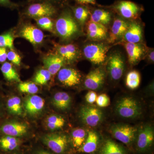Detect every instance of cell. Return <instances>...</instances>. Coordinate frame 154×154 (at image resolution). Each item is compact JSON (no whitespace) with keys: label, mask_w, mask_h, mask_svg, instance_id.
<instances>
[{"label":"cell","mask_w":154,"mask_h":154,"mask_svg":"<svg viewBox=\"0 0 154 154\" xmlns=\"http://www.w3.org/2000/svg\"><path fill=\"white\" fill-rule=\"evenodd\" d=\"M116 113L121 118L134 119L138 118L142 113L140 103L131 96L121 97L115 105Z\"/></svg>","instance_id":"1"},{"label":"cell","mask_w":154,"mask_h":154,"mask_svg":"<svg viewBox=\"0 0 154 154\" xmlns=\"http://www.w3.org/2000/svg\"><path fill=\"white\" fill-rule=\"evenodd\" d=\"M55 28L58 34L64 40L72 38L79 32V28L76 21L69 13L63 14L57 19Z\"/></svg>","instance_id":"2"},{"label":"cell","mask_w":154,"mask_h":154,"mask_svg":"<svg viewBox=\"0 0 154 154\" xmlns=\"http://www.w3.org/2000/svg\"><path fill=\"white\" fill-rule=\"evenodd\" d=\"M137 131L135 127L122 123L113 125L109 129L113 137L128 145L134 142L136 138Z\"/></svg>","instance_id":"3"},{"label":"cell","mask_w":154,"mask_h":154,"mask_svg":"<svg viewBox=\"0 0 154 154\" xmlns=\"http://www.w3.org/2000/svg\"><path fill=\"white\" fill-rule=\"evenodd\" d=\"M110 47L102 43H91L84 48L85 57L94 64L100 65L105 61Z\"/></svg>","instance_id":"4"},{"label":"cell","mask_w":154,"mask_h":154,"mask_svg":"<svg viewBox=\"0 0 154 154\" xmlns=\"http://www.w3.org/2000/svg\"><path fill=\"white\" fill-rule=\"evenodd\" d=\"M79 117L81 121L87 126L95 127L103 121L104 115L102 110L98 107L84 105L80 108Z\"/></svg>","instance_id":"5"},{"label":"cell","mask_w":154,"mask_h":154,"mask_svg":"<svg viewBox=\"0 0 154 154\" xmlns=\"http://www.w3.org/2000/svg\"><path fill=\"white\" fill-rule=\"evenodd\" d=\"M43 143L55 153H63L68 146V139L65 134L54 133L45 135L42 137Z\"/></svg>","instance_id":"6"},{"label":"cell","mask_w":154,"mask_h":154,"mask_svg":"<svg viewBox=\"0 0 154 154\" xmlns=\"http://www.w3.org/2000/svg\"><path fill=\"white\" fill-rule=\"evenodd\" d=\"M137 146L139 151L143 152L149 149L153 143V128L150 124L143 125L138 130Z\"/></svg>","instance_id":"7"},{"label":"cell","mask_w":154,"mask_h":154,"mask_svg":"<svg viewBox=\"0 0 154 154\" xmlns=\"http://www.w3.org/2000/svg\"><path fill=\"white\" fill-rule=\"evenodd\" d=\"M106 78V73L102 67H99L91 71L86 76L84 86L91 91H96L100 89L104 83Z\"/></svg>","instance_id":"8"},{"label":"cell","mask_w":154,"mask_h":154,"mask_svg":"<svg viewBox=\"0 0 154 154\" xmlns=\"http://www.w3.org/2000/svg\"><path fill=\"white\" fill-rule=\"evenodd\" d=\"M122 44L126 50L128 61L131 65L137 64L146 54L147 50L146 46L140 43L124 42Z\"/></svg>","instance_id":"9"},{"label":"cell","mask_w":154,"mask_h":154,"mask_svg":"<svg viewBox=\"0 0 154 154\" xmlns=\"http://www.w3.org/2000/svg\"><path fill=\"white\" fill-rule=\"evenodd\" d=\"M124 68V60L120 53L115 52L110 56L107 62V69L112 80L120 79L123 74Z\"/></svg>","instance_id":"10"},{"label":"cell","mask_w":154,"mask_h":154,"mask_svg":"<svg viewBox=\"0 0 154 154\" xmlns=\"http://www.w3.org/2000/svg\"><path fill=\"white\" fill-rule=\"evenodd\" d=\"M57 79L62 85L71 88L79 85L82 75L79 72L74 69L63 68L58 72Z\"/></svg>","instance_id":"11"},{"label":"cell","mask_w":154,"mask_h":154,"mask_svg":"<svg viewBox=\"0 0 154 154\" xmlns=\"http://www.w3.org/2000/svg\"><path fill=\"white\" fill-rule=\"evenodd\" d=\"M28 126L26 123L21 122L10 121L3 123L0 126V132L6 135L14 137L23 136L27 134Z\"/></svg>","instance_id":"12"},{"label":"cell","mask_w":154,"mask_h":154,"mask_svg":"<svg viewBox=\"0 0 154 154\" xmlns=\"http://www.w3.org/2000/svg\"><path fill=\"white\" fill-rule=\"evenodd\" d=\"M55 13L54 7L47 3L32 4L28 7L27 11V15L35 19L42 17H52Z\"/></svg>","instance_id":"13"},{"label":"cell","mask_w":154,"mask_h":154,"mask_svg":"<svg viewBox=\"0 0 154 154\" xmlns=\"http://www.w3.org/2000/svg\"><path fill=\"white\" fill-rule=\"evenodd\" d=\"M115 8L119 14L126 19H135L140 11L139 6L130 1H120L116 5Z\"/></svg>","instance_id":"14"},{"label":"cell","mask_w":154,"mask_h":154,"mask_svg":"<svg viewBox=\"0 0 154 154\" xmlns=\"http://www.w3.org/2000/svg\"><path fill=\"white\" fill-rule=\"evenodd\" d=\"M45 102L44 99L37 95L29 96L24 102V108L28 114L35 116L41 113L44 109Z\"/></svg>","instance_id":"15"},{"label":"cell","mask_w":154,"mask_h":154,"mask_svg":"<svg viewBox=\"0 0 154 154\" xmlns=\"http://www.w3.org/2000/svg\"><path fill=\"white\" fill-rule=\"evenodd\" d=\"M20 35L22 38L34 45L40 44L44 38V34L41 30L30 25L23 27L20 31Z\"/></svg>","instance_id":"16"},{"label":"cell","mask_w":154,"mask_h":154,"mask_svg":"<svg viewBox=\"0 0 154 154\" xmlns=\"http://www.w3.org/2000/svg\"><path fill=\"white\" fill-rule=\"evenodd\" d=\"M88 38L93 41H101L107 38V30L104 25L90 21L87 26Z\"/></svg>","instance_id":"17"},{"label":"cell","mask_w":154,"mask_h":154,"mask_svg":"<svg viewBox=\"0 0 154 154\" xmlns=\"http://www.w3.org/2000/svg\"><path fill=\"white\" fill-rule=\"evenodd\" d=\"M143 29L139 23L137 22L130 23L122 38L124 42L130 43H140L142 40Z\"/></svg>","instance_id":"18"},{"label":"cell","mask_w":154,"mask_h":154,"mask_svg":"<svg viewBox=\"0 0 154 154\" xmlns=\"http://www.w3.org/2000/svg\"><path fill=\"white\" fill-rule=\"evenodd\" d=\"M130 23L120 18H117L113 21L109 34L108 41L113 43L122 38L129 26Z\"/></svg>","instance_id":"19"},{"label":"cell","mask_w":154,"mask_h":154,"mask_svg":"<svg viewBox=\"0 0 154 154\" xmlns=\"http://www.w3.org/2000/svg\"><path fill=\"white\" fill-rule=\"evenodd\" d=\"M43 63L44 66L51 75H54L61 69L65 61L59 54H51L44 57Z\"/></svg>","instance_id":"20"},{"label":"cell","mask_w":154,"mask_h":154,"mask_svg":"<svg viewBox=\"0 0 154 154\" xmlns=\"http://www.w3.org/2000/svg\"><path fill=\"white\" fill-rule=\"evenodd\" d=\"M57 48L58 54L63 58L65 62H73L79 57V51L74 45H58Z\"/></svg>","instance_id":"21"},{"label":"cell","mask_w":154,"mask_h":154,"mask_svg":"<svg viewBox=\"0 0 154 154\" xmlns=\"http://www.w3.org/2000/svg\"><path fill=\"white\" fill-rule=\"evenodd\" d=\"M52 103L53 106L59 110L66 111L70 108L71 106V97L66 92H58L53 97Z\"/></svg>","instance_id":"22"},{"label":"cell","mask_w":154,"mask_h":154,"mask_svg":"<svg viewBox=\"0 0 154 154\" xmlns=\"http://www.w3.org/2000/svg\"><path fill=\"white\" fill-rule=\"evenodd\" d=\"M99 136L94 131H88L87 137L82 146L79 149V152L91 153L96 150L99 143Z\"/></svg>","instance_id":"23"},{"label":"cell","mask_w":154,"mask_h":154,"mask_svg":"<svg viewBox=\"0 0 154 154\" xmlns=\"http://www.w3.org/2000/svg\"><path fill=\"white\" fill-rule=\"evenodd\" d=\"M21 141L18 137L6 135L0 137V148L5 151H12L19 147Z\"/></svg>","instance_id":"24"},{"label":"cell","mask_w":154,"mask_h":154,"mask_svg":"<svg viewBox=\"0 0 154 154\" xmlns=\"http://www.w3.org/2000/svg\"><path fill=\"white\" fill-rule=\"evenodd\" d=\"M7 107L9 113L12 115L22 116L23 113V105L18 96H14L8 99Z\"/></svg>","instance_id":"25"},{"label":"cell","mask_w":154,"mask_h":154,"mask_svg":"<svg viewBox=\"0 0 154 154\" xmlns=\"http://www.w3.org/2000/svg\"><path fill=\"white\" fill-rule=\"evenodd\" d=\"M100 154H126V151L115 142L108 139L102 146Z\"/></svg>","instance_id":"26"},{"label":"cell","mask_w":154,"mask_h":154,"mask_svg":"<svg viewBox=\"0 0 154 154\" xmlns=\"http://www.w3.org/2000/svg\"><path fill=\"white\" fill-rule=\"evenodd\" d=\"M111 20V14L109 12L101 9H97L91 14L90 21L99 23L106 27V25L110 24Z\"/></svg>","instance_id":"27"},{"label":"cell","mask_w":154,"mask_h":154,"mask_svg":"<svg viewBox=\"0 0 154 154\" xmlns=\"http://www.w3.org/2000/svg\"><path fill=\"white\" fill-rule=\"evenodd\" d=\"M1 71L3 75L8 81L21 82L19 75L12 64L9 62L4 63L1 67Z\"/></svg>","instance_id":"28"},{"label":"cell","mask_w":154,"mask_h":154,"mask_svg":"<svg viewBox=\"0 0 154 154\" xmlns=\"http://www.w3.org/2000/svg\"><path fill=\"white\" fill-rule=\"evenodd\" d=\"M66 124L65 119L60 115L50 116L46 120V125L48 129L51 131L61 129Z\"/></svg>","instance_id":"29"},{"label":"cell","mask_w":154,"mask_h":154,"mask_svg":"<svg viewBox=\"0 0 154 154\" xmlns=\"http://www.w3.org/2000/svg\"><path fill=\"white\" fill-rule=\"evenodd\" d=\"M88 133L82 128L74 129L71 133V139L73 146L76 148L79 149L82 146L87 137Z\"/></svg>","instance_id":"30"},{"label":"cell","mask_w":154,"mask_h":154,"mask_svg":"<svg viewBox=\"0 0 154 154\" xmlns=\"http://www.w3.org/2000/svg\"><path fill=\"white\" fill-rule=\"evenodd\" d=\"M140 75L136 70H132L127 75L125 85L128 89L134 90L138 88L140 83Z\"/></svg>","instance_id":"31"},{"label":"cell","mask_w":154,"mask_h":154,"mask_svg":"<svg viewBox=\"0 0 154 154\" xmlns=\"http://www.w3.org/2000/svg\"><path fill=\"white\" fill-rule=\"evenodd\" d=\"M51 75L46 69H42L36 73L33 81L36 84L45 85L50 80Z\"/></svg>","instance_id":"32"},{"label":"cell","mask_w":154,"mask_h":154,"mask_svg":"<svg viewBox=\"0 0 154 154\" xmlns=\"http://www.w3.org/2000/svg\"><path fill=\"white\" fill-rule=\"evenodd\" d=\"M74 13L75 18L81 25H84L85 23L90 14L88 9L83 7L76 8Z\"/></svg>","instance_id":"33"},{"label":"cell","mask_w":154,"mask_h":154,"mask_svg":"<svg viewBox=\"0 0 154 154\" xmlns=\"http://www.w3.org/2000/svg\"><path fill=\"white\" fill-rule=\"evenodd\" d=\"M20 92L30 94H35L38 92V88L36 84L32 82H20L18 85Z\"/></svg>","instance_id":"34"},{"label":"cell","mask_w":154,"mask_h":154,"mask_svg":"<svg viewBox=\"0 0 154 154\" xmlns=\"http://www.w3.org/2000/svg\"><path fill=\"white\" fill-rule=\"evenodd\" d=\"M37 25L44 30L53 32L54 30L53 22L49 17H42L35 19Z\"/></svg>","instance_id":"35"},{"label":"cell","mask_w":154,"mask_h":154,"mask_svg":"<svg viewBox=\"0 0 154 154\" xmlns=\"http://www.w3.org/2000/svg\"><path fill=\"white\" fill-rule=\"evenodd\" d=\"M14 38L10 33L0 35V47L8 48L11 50L14 49Z\"/></svg>","instance_id":"36"},{"label":"cell","mask_w":154,"mask_h":154,"mask_svg":"<svg viewBox=\"0 0 154 154\" xmlns=\"http://www.w3.org/2000/svg\"><path fill=\"white\" fill-rule=\"evenodd\" d=\"M96 102V105L99 107H107L110 105V98L106 94H102L97 96Z\"/></svg>","instance_id":"37"},{"label":"cell","mask_w":154,"mask_h":154,"mask_svg":"<svg viewBox=\"0 0 154 154\" xmlns=\"http://www.w3.org/2000/svg\"><path fill=\"white\" fill-rule=\"evenodd\" d=\"M7 59L17 66H19L21 64V57L13 50H11L8 53Z\"/></svg>","instance_id":"38"},{"label":"cell","mask_w":154,"mask_h":154,"mask_svg":"<svg viewBox=\"0 0 154 154\" xmlns=\"http://www.w3.org/2000/svg\"><path fill=\"white\" fill-rule=\"evenodd\" d=\"M97 95L96 92L93 91H90L86 94L85 99L86 102L90 104H93L96 102Z\"/></svg>","instance_id":"39"},{"label":"cell","mask_w":154,"mask_h":154,"mask_svg":"<svg viewBox=\"0 0 154 154\" xmlns=\"http://www.w3.org/2000/svg\"><path fill=\"white\" fill-rule=\"evenodd\" d=\"M8 52L5 48L0 47V63H4L7 59Z\"/></svg>","instance_id":"40"},{"label":"cell","mask_w":154,"mask_h":154,"mask_svg":"<svg viewBox=\"0 0 154 154\" xmlns=\"http://www.w3.org/2000/svg\"><path fill=\"white\" fill-rule=\"evenodd\" d=\"M154 51L153 49H151V50L148 51H147L146 54V57L147 58L149 62L154 63Z\"/></svg>","instance_id":"41"},{"label":"cell","mask_w":154,"mask_h":154,"mask_svg":"<svg viewBox=\"0 0 154 154\" xmlns=\"http://www.w3.org/2000/svg\"><path fill=\"white\" fill-rule=\"evenodd\" d=\"M76 1L81 4H96V0H76Z\"/></svg>","instance_id":"42"},{"label":"cell","mask_w":154,"mask_h":154,"mask_svg":"<svg viewBox=\"0 0 154 154\" xmlns=\"http://www.w3.org/2000/svg\"><path fill=\"white\" fill-rule=\"evenodd\" d=\"M10 4V0H0V5H1L8 6Z\"/></svg>","instance_id":"43"},{"label":"cell","mask_w":154,"mask_h":154,"mask_svg":"<svg viewBox=\"0 0 154 154\" xmlns=\"http://www.w3.org/2000/svg\"><path fill=\"white\" fill-rule=\"evenodd\" d=\"M36 154H52L49 152L46 151L45 150H40L39 151L37 152Z\"/></svg>","instance_id":"44"},{"label":"cell","mask_w":154,"mask_h":154,"mask_svg":"<svg viewBox=\"0 0 154 154\" xmlns=\"http://www.w3.org/2000/svg\"><path fill=\"white\" fill-rule=\"evenodd\" d=\"M0 109H1V106H0Z\"/></svg>","instance_id":"45"}]
</instances>
